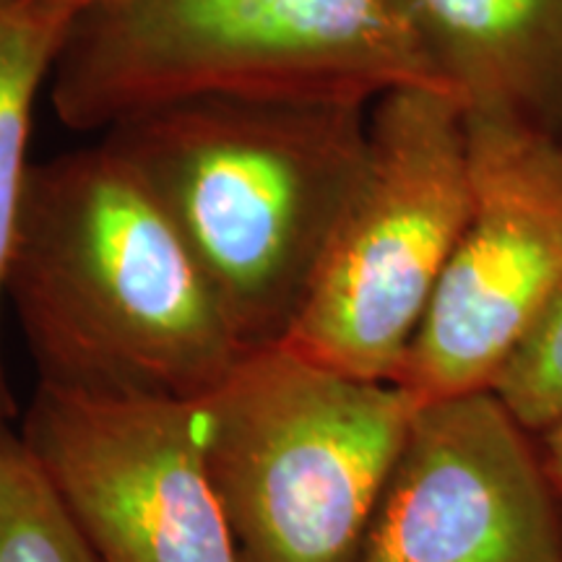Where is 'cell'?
<instances>
[{
	"instance_id": "6da1fadb",
	"label": "cell",
	"mask_w": 562,
	"mask_h": 562,
	"mask_svg": "<svg viewBox=\"0 0 562 562\" xmlns=\"http://www.w3.org/2000/svg\"><path fill=\"white\" fill-rule=\"evenodd\" d=\"M40 385L199 402L243 360L133 167L100 138L32 167L5 281Z\"/></svg>"
},
{
	"instance_id": "7a4b0ae2",
	"label": "cell",
	"mask_w": 562,
	"mask_h": 562,
	"mask_svg": "<svg viewBox=\"0 0 562 562\" xmlns=\"http://www.w3.org/2000/svg\"><path fill=\"white\" fill-rule=\"evenodd\" d=\"M370 102L203 97L112 125L245 349L284 341L360 180Z\"/></svg>"
},
{
	"instance_id": "3957f363",
	"label": "cell",
	"mask_w": 562,
	"mask_h": 562,
	"mask_svg": "<svg viewBox=\"0 0 562 562\" xmlns=\"http://www.w3.org/2000/svg\"><path fill=\"white\" fill-rule=\"evenodd\" d=\"M412 87L451 91L396 0H100L70 21L47 91L66 128L104 133L203 97L372 104Z\"/></svg>"
},
{
	"instance_id": "277c9868",
	"label": "cell",
	"mask_w": 562,
	"mask_h": 562,
	"mask_svg": "<svg viewBox=\"0 0 562 562\" xmlns=\"http://www.w3.org/2000/svg\"><path fill=\"white\" fill-rule=\"evenodd\" d=\"M414 398L297 351H245L199 398L203 456L237 562H357Z\"/></svg>"
},
{
	"instance_id": "5b68a950",
	"label": "cell",
	"mask_w": 562,
	"mask_h": 562,
	"mask_svg": "<svg viewBox=\"0 0 562 562\" xmlns=\"http://www.w3.org/2000/svg\"><path fill=\"white\" fill-rule=\"evenodd\" d=\"M469 203L459 97L412 87L372 102L362 175L281 344L344 375L396 383Z\"/></svg>"
},
{
	"instance_id": "8992f818",
	"label": "cell",
	"mask_w": 562,
	"mask_h": 562,
	"mask_svg": "<svg viewBox=\"0 0 562 562\" xmlns=\"http://www.w3.org/2000/svg\"><path fill=\"white\" fill-rule=\"evenodd\" d=\"M469 216L396 385L414 402L487 391L562 284V140L467 110Z\"/></svg>"
},
{
	"instance_id": "52a82bcc",
	"label": "cell",
	"mask_w": 562,
	"mask_h": 562,
	"mask_svg": "<svg viewBox=\"0 0 562 562\" xmlns=\"http://www.w3.org/2000/svg\"><path fill=\"white\" fill-rule=\"evenodd\" d=\"M19 438L100 562H237L199 402L37 383Z\"/></svg>"
},
{
	"instance_id": "ba28073f",
	"label": "cell",
	"mask_w": 562,
	"mask_h": 562,
	"mask_svg": "<svg viewBox=\"0 0 562 562\" xmlns=\"http://www.w3.org/2000/svg\"><path fill=\"white\" fill-rule=\"evenodd\" d=\"M357 562H562L537 435L492 389L414 402Z\"/></svg>"
},
{
	"instance_id": "9c48e42d",
	"label": "cell",
	"mask_w": 562,
	"mask_h": 562,
	"mask_svg": "<svg viewBox=\"0 0 562 562\" xmlns=\"http://www.w3.org/2000/svg\"><path fill=\"white\" fill-rule=\"evenodd\" d=\"M463 110L562 140V0H396Z\"/></svg>"
},
{
	"instance_id": "30bf717a",
	"label": "cell",
	"mask_w": 562,
	"mask_h": 562,
	"mask_svg": "<svg viewBox=\"0 0 562 562\" xmlns=\"http://www.w3.org/2000/svg\"><path fill=\"white\" fill-rule=\"evenodd\" d=\"M76 13L58 0H0V311L30 182V136L40 91ZM13 414L0 357V427Z\"/></svg>"
},
{
	"instance_id": "8fae6325",
	"label": "cell",
	"mask_w": 562,
	"mask_h": 562,
	"mask_svg": "<svg viewBox=\"0 0 562 562\" xmlns=\"http://www.w3.org/2000/svg\"><path fill=\"white\" fill-rule=\"evenodd\" d=\"M0 562H100L19 435L0 427Z\"/></svg>"
},
{
	"instance_id": "7c38bea8",
	"label": "cell",
	"mask_w": 562,
	"mask_h": 562,
	"mask_svg": "<svg viewBox=\"0 0 562 562\" xmlns=\"http://www.w3.org/2000/svg\"><path fill=\"white\" fill-rule=\"evenodd\" d=\"M492 391L533 435L562 419V284Z\"/></svg>"
},
{
	"instance_id": "4fadbf2b",
	"label": "cell",
	"mask_w": 562,
	"mask_h": 562,
	"mask_svg": "<svg viewBox=\"0 0 562 562\" xmlns=\"http://www.w3.org/2000/svg\"><path fill=\"white\" fill-rule=\"evenodd\" d=\"M537 446L539 453H542L547 474H550L554 490H558L562 501V419L552 422L550 427L537 432Z\"/></svg>"
},
{
	"instance_id": "5bb4252c",
	"label": "cell",
	"mask_w": 562,
	"mask_h": 562,
	"mask_svg": "<svg viewBox=\"0 0 562 562\" xmlns=\"http://www.w3.org/2000/svg\"><path fill=\"white\" fill-rule=\"evenodd\" d=\"M58 3H63V5H66V9H70L74 13H79L81 9H87V5L100 3V0H58Z\"/></svg>"
}]
</instances>
